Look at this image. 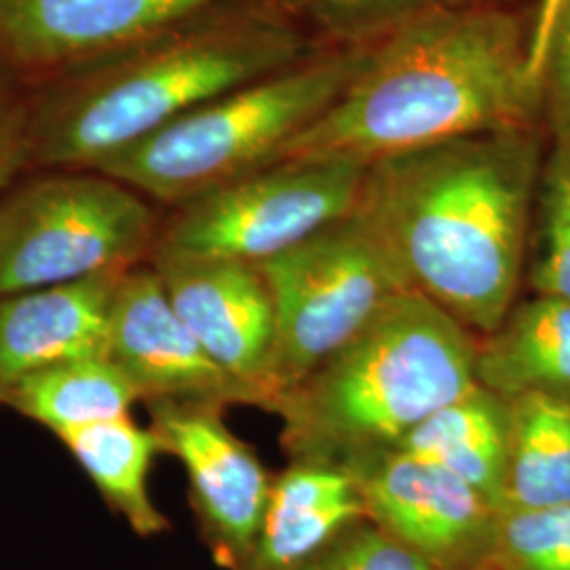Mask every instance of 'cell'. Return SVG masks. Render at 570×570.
<instances>
[{
    "label": "cell",
    "instance_id": "obj_1",
    "mask_svg": "<svg viewBox=\"0 0 570 570\" xmlns=\"http://www.w3.org/2000/svg\"><path fill=\"white\" fill-rule=\"evenodd\" d=\"M541 169L532 127L471 134L367 165L355 214L410 292L484 336L515 305Z\"/></svg>",
    "mask_w": 570,
    "mask_h": 570
},
{
    "label": "cell",
    "instance_id": "obj_2",
    "mask_svg": "<svg viewBox=\"0 0 570 570\" xmlns=\"http://www.w3.org/2000/svg\"><path fill=\"white\" fill-rule=\"evenodd\" d=\"M541 106L522 21L503 9L463 4L387 32L279 161L370 165L471 134L530 127Z\"/></svg>",
    "mask_w": 570,
    "mask_h": 570
},
{
    "label": "cell",
    "instance_id": "obj_3",
    "mask_svg": "<svg viewBox=\"0 0 570 570\" xmlns=\"http://www.w3.org/2000/svg\"><path fill=\"white\" fill-rule=\"evenodd\" d=\"M207 13L42 82L28 102V169H98L197 106L303 61L284 21Z\"/></svg>",
    "mask_w": 570,
    "mask_h": 570
},
{
    "label": "cell",
    "instance_id": "obj_4",
    "mask_svg": "<svg viewBox=\"0 0 570 570\" xmlns=\"http://www.w3.org/2000/svg\"><path fill=\"white\" fill-rule=\"evenodd\" d=\"M475 334L416 292L395 296L355 338L271 410L285 456L348 468L395 450L475 383Z\"/></svg>",
    "mask_w": 570,
    "mask_h": 570
},
{
    "label": "cell",
    "instance_id": "obj_5",
    "mask_svg": "<svg viewBox=\"0 0 570 570\" xmlns=\"http://www.w3.org/2000/svg\"><path fill=\"white\" fill-rule=\"evenodd\" d=\"M367 49L298 61L197 106L96 171L159 204H186L277 164L285 146L320 119L355 79Z\"/></svg>",
    "mask_w": 570,
    "mask_h": 570
},
{
    "label": "cell",
    "instance_id": "obj_6",
    "mask_svg": "<svg viewBox=\"0 0 570 570\" xmlns=\"http://www.w3.org/2000/svg\"><path fill=\"white\" fill-rule=\"evenodd\" d=\"M150 199L96 169H49L0 197V296L72 284L150 261Z\"/></svg>",
    "mask_w": 570,
    "mask_h": 570
},
{
    "label": "cell",
    "instance_id": "obj_7",
    "mask_svg": "<svg viewBox=\"0 0 570 570\" xmlns=\"http://www.w3.org/2000/svg\"><path fill=\"white\" fill-rule=\"evenodd\" d=\"M275 306V402L410 292L353 212L258 265ZM273 410V407H271Z\"/></svg>",
    "mask_w": 570,
    "mask_h": 570
},
{
    "label": "cell",
    "instance_id": "obj_8",
    "mask_svg": "<svg viewBox=\"0 0 570 570\" xmlns=\"http://www.w3.org/2000/svg\"><path fill=\"white\" fill-rule=\"evenodd\" d=\"M367 165L284 159L174 207L155 249L263 265L355 212Z\"/></svg>",
    "mask_w": 570,
    "mask_h": 570
},
{
    "label": "cell",
    "instance_id": "obj_9",
    "mask_svg": "<svg viewBox=\"0 0 570 570\" xmlns=\"http://www.w3.org/2000/svg\"><path fill=\"white\" fill-rule=\"evenodd\" d=\"M146 406L161 452L186 473L188 503L212 560L223 570H244L265 518L273 473L228 429L226 407L176 402Z\"/></svg>",
    "mask_w": 570,
    "mask_h": 570
},
{
    "label": "cell",
    "instance_id": "obj_10",
    "mask_svg": "<svg viewBox=\"0 0 570 570\" xmlns=\"http://www.w3.org/2000/svg\"><path fill=\"white\" fill-rule=\"evenodd\" d=\"M345 469L367 520L433 569L492 567L501 511L463 480L402 450L370 454Z\"/></svg>",
    "mask_w": 570,
    "mask_h": 570
},
{
    "label": "cell",
    "instance_id": "obj_11",
    "mask_svg": "<svg viewBox=\"0 0 570 570\" xmlns=\"http://www.w3.org/2000/svg\"><path fill=\"white\" fill-rule=\"evenodd\" d=\"M220 0H0V68L53 81L212 11Z\"/></svg>",
    "mask_w": 570,
    "mask_h": 570
},
{
    "label": "cell",
    "instance_id": "obj_12",
    "mask_svg": "<svg viewBox=\"0 0 570 570\" xmlns=\"http://www.w3.org/2000/svg\"><path fill=\"white\" fill-rule=\"evenodd\" d=\"M165 292L207 355L252 389L271 412L275 306L258 265L155 249L150 261Z\"/></svg>",
    "mask_w": 570,
    "mask_h": 570
},
{
    "label": "cell",
    "instance_id": "obj_13",
    "mask_svg": "<svg viewBox=\"0 0 570 570\" xmlns=\"http://www.w3.org/2000/svg\"><path fill=\"white\" fill-rule=\"evenodd\" d=\"M106 353L121 366L144 404L261 407L258 395L199 345L150 263L122 275L110 311Z\"/></svg>",
    "mask_w": 570,
    "mask_h": 570
},
{
    "label": "cell",
    "instance_id": "obj_14",
    "mask_svg": "<svg viewBox=\"0 0 570 570\" xmlns=\"http://www.w3.org/2000/svg\"><path fill=\"white\" fill-rule=\"evenodd\" d=\"M127 271L0 296V406L23 379L106 353L110 311Z\"/></svg>",
    "mask_w": 570,
    "mask_h": 570
},
{
    "label": "cell",
    "instance_id": "obj_15",
    "mask_svg": "<svg viewBox=\"0 0 570 570\" xmlns=\"http://www.w3.org/2000/svg\"><path fill=\"white\" fill-rule=\"evenodd\" d=\"M366 518L351 473L336 465L298 463L273 475L265 518L244 570H292Z\"/></svg>",
    "mask_w": 570,
    "mask_h": 570
},
{
    "label": "cell",
    "instance_id": "obj_16",
    "mask_svg": "<svg viewBox=\"0 0 570 570\" xmlns=\"http://www.w3.org/2000/svg\"><path fill=\"white\" fill-rule=\"evenodd\" d=\"M475 383L505 402L548 395L570 402V301L534 294L475 336Z\"/></svg>",
    "mask_w": 570,
    "mask_h": 570
},
{
    "label": "cell",
    "instance_id": "obj_17",
    "mask_svg": "<svg viewBox=\"0 0 570 570\" xmlns=\"http://www.w3.org/2000/svg\"><path fill=\"white\" fill-rule=\"evenodd\" d=\"M510 444V402L473 385L435 410L395 450L444 469L501 511Z\"/></svg>",
    "mask_w": 570,
    "mask_h": 570
},
{
    "label": "cell",
    "instance_id": "obj_18",
    "mask_svg": "<svg viewBox=\"0 0 570 570\" xmlns=\"http://www.w3.org/2000/svg\"><path fill=\"white\" fill-rule=\"evenodd\" d=\"M82 473L138 537L150 539L171 529L150 494V473L161 452L150 428L125 414L87 428L66 431L58 438Z\"/></svg>",
    "mask_w": 570,
    "mask_h": 570
},
{
    "label": "cell",
    "instance_id": "obj_19",
    "mask_svg": "<svg viewBox=\"0 0 570 570\" xmlns=\"http://www.w3.org/2000/svg\"><path fill=\"white\" fill-rule=\"evenodd\" d=\"M138 402L140 395L121 366L100 353L23 379L9 393L4 407L60 438L72 429L125 416Z\"/></svg>",
    "mask_w": 570,
    "mask_h": 570
},
{
    "label": "cell",
    "instance_id": "obj_20",
    "mask_svg": "<svg viewBox=\"0 0 570 570\" xmlns=\"http://www.w3.org/2000/svg\"><path fill=\"white\" fill-rule=\"evenodd\" d=\"M570 505V402L524 395L510 402L501 511Z\"/></svg>",
    "mask_w": 570,
    "mask_h": 570
},
{
    "label": "cell",
    "instance_id": "obj_21",
    "mask_svg": "<svg viewBox=\"0 0 570 570\" xmlns=\"http://www.w3.org/2000/svg\"><path fill=\"white\" fill-rule=\"evenodd\" d=\"M539 249L530 266L534 294L570 301V140L553 144L539 190Z\"/></svg>",
    "mask_w": 570,
    "mask_h": 570
},
{
    "label": "cell",
    "instance_id": "obj_22",
    "mask_svg": "<svg viewBox=\"0 0 570 570\" xmlns=\"http://www.w3.org/2000/svg\"><path fill=\"white\" fill-rule=\"evenodd\" d=\"M494 570H570V505L501 511Z\"/></svg>",
    "mask_w": 570,
    "mask_h": 570
},
{
    "label": "cell",
    "instance_id": "obj_23",
    "mask_svg": "<svg viewBox=\"0 0 570 570\" xmlns=\"http://www.w3.org/2000/svg\"><path fill=\"white\" fill-rule=\"evenodd\" d=\"M306 13L341 37L395 30L407 21L463 7V0H294Z\"/></svg>",
    "mask_w": 570,
    "mask_h": 570
},
{
    "label": "cell",
    "instance_id": "obj_24",
    "mask_svg": "<svg viewBox=\"0 0 570 570\" xmlns=\"http://www.w3.org/2000/svg\"><path fill=\"white\" fill-rule=\"evenodd\" d=\"M292 570H435L372 520H357Z\"/></svg>",
    "mask_w": 570,
    "mask_h": 570
},
{
    "label": "cell",
    "instance_id": "obj_25",
    "mask_svg": "<svg viewBox=\"0 0 570 570\" xmlns=\"http://www.w3.org/2000/svg\"><path fill=\"white\" fill-rule=\"evenodd\" d=\"M543 108L556 142L570 140V0L564 2L551 37L543 72Z\"/></svg>",
    "mask_w": 570,
    "mask_h": 570
},
{
    "label": "cell",
    "instance_id": "obj_26",
    "mask_svg": "<svg viewBox=\"0 0 570 570\" xmlns=\"http://www.w3.org/2000/svg\"><path fill=\"white\" fill-rule=\"evenodd\" d=\"M28 169V102L0 81V193Z\"/></svg>",
    "mask_w": 570,
    "mask_h": 570
},
{
    "label": "cell",
    "instance_id": "obj_27",
    "mask_svg": "<svg viewBox=\"0 0 570 570\" xmlns=\"http://www.w3.org/2000/svg\"><path fill=\"white\" fill-rule=\"evenodd\" d=\"M567 0H537L529 26V72L534 87L543 94V72L550 53L551 37Z\"/></svg>",
    "mask_w": 570,
    "mask_h": 570
},
{
    "label": "cell",
    "instance_id": "obj_28",
    "mask_svg": "<svg viewBox=\"0 0 570 570\" xmlns=\"http://www.w3.org/2000/svg\"><path fill=\"white\" fill-rule=\"evenodd\" d=\"M484 570H494V569H492V567H489V569H484Z\"/></svg>",
    "mask_w": 570,
    "mask_h": 570
}]
</instances>
